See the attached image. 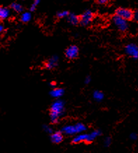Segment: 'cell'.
<instances>
[{
	"mask_svg": "<svg viewBox=\"0 0 138 153\" xmlns=\"http://www.w3.org/2000/svg\"><path fill=\"white\" fill-rule=\"evenodd\" d=\"M65 104L63 101L56 100L53 103L50 108V118L51 123L53 124L57 123L60 117L64 113Z\"/></svg>",
	"mask_w": 138,
	"mask_h": 153,
	"instance_id": "obj_1",
	"label": "cell"
},
{
	"mask_svg": "<svg viewBox=\"0 0 138 153\" xmlns=\"http://www.w3.org/2000/svg\"><path fill=\"white\" fill-rule=\"evenodd\" d=\"M90 80H91L90 78L89 77V76H87V77L85 78V81H84V82H85L86 84H88L90 82Z\"/></svg>",
	"mask_w": 138,
	"mask_h": 153,
	"instance_id": "obj_24",
	"label": "cell"
},
{
	"mask_svg": "<svg viewBox=\"0 0 138 153\" xmlns=\"http://www.w3.org/2000/svg\"><path fill=\"white\" fill-rule=\"evenodd\" d=\"M40 3V0H34V1H33L32 4L31 5V7H30V11H35L37 7L38 4Z\"/></svg>",
	"mask_w": 138,
	"mask_h": 153,
	"instance_id": "obj_18",
	"label": "cell"
},
{
	"mask_svg": "<svg viewBox=\"0 0 138 153\" xmlns=\"http://www.w3.org/2000/svg\"><path fill=\"white\" fill-rule=\"evenodd\" d=\"M116 14L127 20L133 19V12L131 10L125 8H119L117 9Z\"/></svg>",
	"mask_w": 138,
	"mask_h": 153,
	"instance_id": "obj_7",
	"label": "cell"
},
{
	"mask_svg": "<svg viewBox=\"0 0 138 153\" xmlns=\"http://www.w3.org/2000/svg\"><path fill=\"white\" fill-rule=\"evenodd\" d=\"M111 143H112V140H111V138L110 137H107L105 139H104V146L106 147H109L110 146Z\"/></svg>",
	"mask_w": 138,
	"mask_h": 153,
	"instance_id": "obj_21",
	"label": "cell"
},
{
	"mask_svg": "<svg viewBox=\"0 0 138 153\" xmlns=\"http://www.w3.org/2000/svg\"><path fill=\"white\" fill-rule=\"evenodd\" d=\"M51 142L53 143L58 144L63 140V136L61 132H55V133L51 134Z\"/></svg>",
	"mask_w": 138,
	"mask_h": 153,
	"instance_id": "obj_9",
	"label": "cell"
},
{
	"mask_svg": "<svg viewBox=\"0 0 138 153\" xmlns=\"http://www.w3.org/2000/svg\"><path fill=\"white\" fill-rule=\"evenodd\" d=\"M109 0H98V2L101 4H106L108 2Z\"/></svg>",
	"mask_w": 138,
	"mask_h": 153,
	"instance_id": "obj_25",
	"label": "cell"
},
{
	"mask_svg": "<svg viewBox=\"0 0 138 153\" xmlns=\"http://www.w3.org/2000/svg\"><path fill=\"white\" fill-rule=\"evenodd\" d=\"M43 129H44V130L46 132V133L53 134V129H51L50 127H48V126L44 125V126H43Z\"/></svg>",
	"mask_w": 138,
	"mask_h": 153,
	"instance_id": "obj_20",
	"label": "cell"
},
{
	"mask_svg": "<svg viewBox=\"0 0 138 153\" xmlns=\"http://www.w3.org/2000/svg\"><path fill=\"white\" fill-rule=\"evenodd\" d=\"M11 8L14 11L17 12V13H21V12L23 11V8H22V6L20 5V4L16 2L11 4Z\"/></svg>",
	"mask_w": 138,
	"mask_h": 153,
	"instance_id": "obj_17",
	"label": "cell"
},
{
	"mask_svg": "<svg viewBox=\"0 0 138 153\" xmlns=\"http://www.w3.org/2000/svg\"><path fill=\"white\" fill-rule=\"evenodd\" d=\"M101 131L100 130H95V131H92L90 134H88V143L92 142L98 136H100Z\"/></svg>",
	"mask_w": 138,
	"mask_h": 153,
	"instance_id": "obj_14",
	"label": "cell"
},
{
	"mask_svg": "<svg viewBox=\"0 0 138 153\" xmlns=\"http://www.w3.org/2000/svg\"><path fill=\"white\" fill-rule=\"evenodd\" d=\"M65 93L63 89L62 88H55L53 89V90H51L50 92V95L53 98H60Z\"/></svg>",
	"mask_w": 138,
	"mask_h": 153,
	"instance_id": "obj_11",
	"label": "cell"
},
{
	"mask_svg": "<svg viewBox=\"0 0 138 153\" xmlns=\"http://www.w3.org/2000/svg\"><path fill=\"white\" fill-rule=\"evenodd\" d=\"M4 31V26L2 25H0V32H2Z\"/></svg>",
	"mask_w": 138,
	"mask_h": 153,
	"instance_id": "obj_27",
	"label": "cell"
},
{
	"mask_svg": "<svg viewBox=\"0 0 138 153\" xmlns=\"http://www.w3.org/2000/svg\"><path fill=\"white\" fill-rule=\"evenodd\" d=\"M67 20L69 22H70L72 25H77L79 22H80V18L78 17L77 15L74 13H69L67 16Z\"/></svg>",
	"mask_w": 138,
	"mask_h": 153,
	"instance_id": "obj_13",
	"label": "cell"
},
{
	"mask_svg": "<svg viewBox=\"0 0 138 153\" xmlns=\"http://www.w3.org/2000/svg\"><path fill=\"white\" fill-rule=\"evenodd\" d=\"M58 59H59L58 57L56 56V55H54V56L51 57V58L46 62V65H45L46 69H53V68L57 67V63H58Z\"/></svg>",
	"mask_w": 138,
	"mask_h": 153,
	"instance_id": "obj_8",
	"label": "cell"
},
{
	"mask_svg": "<svg viewBox=\"0 0 138 153\" xmlns=\"http://www.w3.org/2000/svg\"><path fill=\"white\" fill-rule=\"evenodd\" d=\"M130 138H131V140H137V134L135 133H132L131 135H130Z\"/></svg>",
	"mask_w": 138,
	"mask_h": 153,
	"instance_id": "obj_22",
	"label": "cell"
},
{
	"mask_svg": "<svg viewBox=\"0 0 138 153\" xmlns=\"http://www.w3.org/2000/svg\"><path fill=\"white\" fill-rule=\"evenodd\" d=\"M125 52L128 56L138 59V46L135 43H130L125 48Z\"/></svg>",
	"mask_w": 138,
	"mask_h": 153,
	"instance_id": "obj_4",
	"label": "cell"
},
{
	"mask_svg": "<svg viewBox=\"0 0 138 153\" xmlns=\"http://www.w3.org/2000/svg\"><path fill=\"white\" fill-rule=\"evenodd\" d=\"M86 130V127L82 123H77L74 125H67L62 129V132L67 135H74L81 133Z\"/></svg>",
	"mask_w": 138,
	"mask_h": 153,
	"instance_id": "obj_2",
	"label": "cell"
},
{
	"mask_svg": "<svg viewBox=\"0 0 138 153\" xmlns=\"http://www.w3.org/2000/svg\"><path fill=\"white\" fill-rule=\"evenodd\" d=\"M88 134H80L79 135L76 136L75 137L73 138L72 143L75 144L79 143H81V142L88 143Z\"/></svg>",
	"mask_w": 138,
	"mask_h": 153,
	"instance_id": "obj_10",
	"label": "cell"
},
{
	"mask_svg": "<svg viewBox=\"0 0 138 153\" xmlns=\"http://www.w3.org/2000/svg\"><path fill=\"white\" fill-rule=\"evenodd\" d=\"M11 12L10 10L7 7L0 8V18L1 20H5L10 16Z\"/></svg>",
	"mask_w": 138,
	"mask_h": 153,
	"instance_id": "obj_12",
	"label": "cell"
},
{
	"mask_svg": "<svg viewBox=\"0 0 138 153\" xmlns=\"http://www.w3.org/2000/svg\"><path fill=\"white\" fill-rule=\"evenodd\" d=\"M133 19L135 20V21L138 22V11H136L135 12H133Z\"/></svg>",
	"mask_w": 138,
	"mask_h": 153,
	"instance_id": "obj_23",
	"label": "cell"
},
{
	"mask_svg": "<svg viewBox=\"0 0 138 153\" xmlns=\"http://www.w3.org/2000/svg\"><path fill=\"white\" fill-rule=\"evenodd\" d=\"M104 94L102 92H100V91H95L93 92V98L95 101H102L103 99H104Z\"/></svg>",
	"mask_w": 138,
	"mask_h": 153,
	"instance_id": "obj_15",
	"label": "cell"
},
{
	"mask_svg": "<svg viewBox=\"0 0 138 153\" xmlns=\"http://www.w3.org/2000/svg\"><path fill=\"white\" fill-rule=\"evenodd\" d=\"M32 18V16L30 12H25V13H22L21 16H20V20L22 22H28L30 21Z\"/></svg>",
	"mask_w": 138,
	"mask_h": 153,
	"instance_id": "obj_16",
	"label": "cell"
},
{
	"mask_svg": "<svg viewBox=\"0 0 138 153\" xmlns=\"http://www.w3.org/2000/svg\"><path fill=\"white\" fill-rule=\"evenodd\" d=\"M55 85H56V84H55V82H51L50 83V86L51 88H55Z\"/></svg>",
	"mask_w": 138,
	"mask_h": 153,
	"instance_id": "obj_26",
	"label": "cell"
},
{
	"mask_svg": "<svg viewBox=\"0 0 138 153\" xmlns=\"http://www.w3.org/2000/svg\"><path fill=\"white\" fill-rule=\"evenodd\" d=\"M112 20L114 24L121 32H125L128 28V23L127 20L120 17L116 14L113 17Z\"/></svg>",
	"mask_w": 138,
	"mask_h": 153,
	"instance_id": "obj_3",
	"label": "cell"
},
{
	"mask_svg": "<svg viewBox=\"0 0 138 153\" xmlns=\"http://www.w3.org/2000/svg\"><path fill=\"white\" fill-rule=\"evenodd\" d=\"M93 18V13L90 10H87L80 17V23L83 26L88 25Z\"/></svg>",
	"mask_w": 138,
	"mask_h": 153,
	"instance_id": "obj_5",
	"label": "cell"
},
{
	"mask_svg": "<svg viewBox=\"0 0 138 153\" xmlns=\"http://www.w3.org/2000/svg\"><path fill=\"white\" fill-rule=\"evenodd\" d=\"M65 56L69 59L77 58L79 55V48L77 45H70L65 51Z\"/></svg>",
	"mask_w": 138,
	"mask_h": 153,
	"instance_id": "obj_6",
	"label": "cell"
},
{
	"mask_svg": "<svg viewBox=\"0 0 138 153\" xmlns=\"http://www.w3.org/2000/svg\"><path fill=\"white\" fill-rule=\"evenodd\" d=\"M69 12L67 11H60V12H58V13H57V16L60 18H65V17H67L68 15H69Z\"/></svg>",
	"mask_w": 138,
	"mask_h": 153,
	"instance_id": "obj_19",
	"label": "cell"
}]
</instances>
